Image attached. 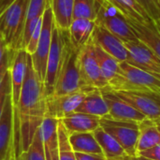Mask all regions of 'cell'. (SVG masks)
<instances>
[{"mask_svg":"<svg viewBox=\"0 0 160 160\" xmlns=\"http://www.w3.org/2000/svg\"><path fill=\"white\" fill-rule=\"evenodd\" d=\"M47 114L46 95L28 55L25 78L18 105L13 108V137L9 160H21L28 149L36 131Z\"/></svg>","mask_w":160,"mask_h":160,"instance_id":"6da1fadb","label":"cell"},{"mask_svg":"<svg viewBox=\"0 0 160 160\" xmlns=\"http://www.w3.org/2000/svg\"><path fill=\"white\" fill-rule=\"evenodd\" d=\"M107 87L113 91H137L160 96L159 78L127 62L120 63V75Z\"/></svg>","mask_w":160,"mask_h":160,"instance_id":"7a4b0ae2","label":"cell"},{"mask_svg":"<svg viewBox=\"0 0 160 160\" xmlns=\"http://www.w3.org/2000/svg\"><path fill=\"white\" fill-rule=\"evenodd\" d=\"M29 0H12L0 16V34L8 50L21 49L22 34L25 23Z\"/></svg>","mask_w":160,"mask_h":160,"instance_id":"3957f363","label":"cell"},{"mask_svg":"<svg viewBox=\"0 0 160 160\" xmlns=\"http://www.w3.org/2000/svg\"><path fill=\"white\" fill-rule=\"evenodd\" d=\"M79 52L80 51H77L72 47L68 35L65 45L63 62L57 76L53 92L50 97H60L82 89H86L83 87L80 76L78 66Z\"/></svg>","mask_w":160,"mask_h":160,"instance_id":"277c9868","label":"cell"},{"mask_svg":"<svg viewBox=\"0 0 160 160\" xmlns=\"http://www.w3.org/2000/svg\"><path fill=\"white\" fill-rule=\"evenodd\" d=\"M97 25L102 26L123 42L136 41V38L128 21L111 3L106 0H95Z\"/></svg>","mask_w":160,"mask_h":160,"instance_id":"5b68a950","label":"cell"},{"mask_svg":"<svg viewBox=\"0 0 160 160\" xmlns=\"http://www.w3.org/2000/svg\"><path fill=\"white\" fill-rule=\"evenodd\" d=\"M100 127L121 145L128 156H137L140 136L139 122L119 121L105 116L100 118Z\"/></svg>","mask_w":160,"mask_h":160,"instance_id":"8992f818","label":"cell"},{"mask_svg":"<svg viewBox=\"0 0 160 160\" xmlns=\"http://www.w3.org/2000/svg\"><path fill=\"white\" fill-rule=\"evenodd\" d=\"M54 26L55 24L53 21L52 12L49 5L46 8L42 16L41 33H40V38L38 43L37 50L32 55H30L33 68L38 80L43 84V86H44V82H45L47 61H48V56H49V52L51 49L52 32H53Z\"/></svg>","mask_w":160,"mask_h":160,"instance_id":"52a82bcc","label":"cell"},{"mask_svg":"<svg viewBox=\"0 0 160 160\" xmlns=\"http://www.w3.org/2000/svg\"><path fill=\"white\" fill-rule=\"evenodd\" d=\"M78 66L84 88L102 89L108 86L106 80L102 76L92 40L80 50L78 54Z\"/></svg>","mask_w":160,"mask_h":160,"instance_id":"ba28073f","label":"cell"},{"mask_svg":"<svg viewBox=\"0 0 160 160\" xmlns=\"http://www.w3.org/2000/svg\"><path fill=\"white\" fill-rule=\"evenodd\" d=\"M67 37H68V31H62L54 26L52 32L51 49L47 61L46 76L44 82V90H45L46 98L52 96L57 76L64 58Z\"/></svg>","mask_w":160,"mask_h":160,"instance_id":"9c48e42d","label":"cell"},{"mask_svg":"<svg viewBox=\"0 0 160 160\" xmlns=\"http://www.w3.org/2000/svg\"><path fill=\"white\" fill-rule=\"evenodd\" d=\"M118 98L131 105L147 119L154 122L160 120V96L137 91H113Z\"/></svg>","mask_w":160,"mask_h":160,"instance_id":"30bf717a","label":"cell"},{"mask_svg":"<svg viewBox=\"0 0 160 160\" xmlns=\"http://www.w3.org/2000/svg\"><path fill=\"white\" fill-rule=\"evenodd\" d=\"M128 51L127 63L160 79V58L140 40L124 42Z\"/></svg>","mask_w":160,"mask_h":160,"instance_id":"8fae6325","label":"cell"},{"mask_svg":"<svg viewBox=\"0 0 160 160\" xmlns=\"http://www.w3.org/2000/svg\"><path fill=\"white\" fill-rule=\"evenodd\" d=\"M93 89L95 88H86L60 97L46 98V116L60 120L67 115L75 112L77 108L83 101L87 93Z\"/></svg>","mask_w":160,"mask_h":160,"instance_id":"7c38bea8","label":"cell"},{"mask_svg":"<svg viewBox=\"0 0 160 160\" xmlns=\"http://www.w3.org/2000/svg\"><path fill=\"white\" fill-rule=\"evenodd\" d=\"M100 91L109 108V114L107 117L113 120L135 121L139 123L147 119L142 113H141L131 105L118 98L110 88L104 87L100 89Z\"/></svg>","mask_w":160,"mask_h":160,"instance_id":"4fadbf2b","label":"cell"},{"mask_svg":"<svg viewBox=\"0 0 160 160\" xmlns=\"http://www.w3.org/2000/svg\"><path fill=\"white\" fill-rule=\"evenodd\" d=\"M91 40L94 44L100 47L103 51L114 57L120 63L127 61L128 51L124 45V42L102 26L96 24Z\"/></svg>","mask_w":160,"mask_h":160,"instance_id":"5bb4252c","label":"cell"},{"mask_svg":"<svg viewBox=\"0 0 160 160\" xmlns=\"http://www.w3.org/2000/svg\"><path fill=\"white\" fill-rule=\"evenodd\" d=\"M28 55L29 54L23 49L16 50L13 53L9 68L11 81V101L13 108L18 105L20 99L21 91L26 73Z\"/></svg>","mask_w":160,"mask_h":160,"instance_id":"9a60e30c","label":"cell"},{"mask_svg":"<svg viewBox=\"0 0 160 160\" xmlns=\"http://www.w3.org/2000/svg\"><path fill=\"white\" fill-rule=\"evenodd\" d=\"M13 137V107L11 93L8 96L0 119V160H9Z\"/></svg>","mask_w":160,"mask_h":160,"instance_id":"2e32d148","label":"cell"},{"mask_svg":"<svg viewBox=\"0 0 160 160\" xmlns=\"http://www.w3.org/2000/svg\"><path fill=\"white\" fill-rule=\"evenodd\" d=\"M58 120L46 116L41 124L43 149L46 160H59Z\"/></svg>","mask_w":160,"mask_h":160,"instance_id":"e0dca14e","label":"cell"},{"mask_svg":"<svg viewBox=\"0 0 160 160\" xmlns=\"http://www.w3.org/2000/svg\"><path fill=\"white\" fill-rule=\"evenodd\" d=\"M138 40L151 49L160 58V19L151 24L128 21Z\"/></svg>","mask_w":160,"mask_h":160,"instance_id":"ac0fdd59","label":"cell"},{"mask_svg":"<svg viewBox=\"0 0 160 160\" xmlns=\"http://www.w3.org/2000/svg\"><path fill=\"white\" fill-rule=\"evenodd\" d=\"M95 27V21L88 19L72 20L68 29V39L72 47L77 51H80L82 48H83L91 40Z\"/></svg>","mask_w":160,"mask_h":160,"instance_id":"d6986e66","label":"cell"},{"mask_svg":"<svg viewBox=\"0 0 160 160\" xmlns=\"http://www.w3.org/2000/svg\"><path fill=\"white\" fill-rule=\"evenodd\" d=\"M68 134L75 132H94L100 127V117L82 112H72L59 120Z\"/></svg>","mask_w":160,"mask_h":160,"instance_id":"ffe728a7","label":"cell"},{"mask_svg":"<svg viewBox=\"0 0 160 160\" xmlns=\"http://www.w3.org/2000/svg\"><path fill=\"white\" fill-rule=\"evenodd\" d=\"M115 7L128 21L142 24H151L154 20L137 0H106Z\"/></svg>","mask_w":160,"mask_h":160,"instance_id":"44dd1931","label":"cell"},{"mask_svg":"<svg viewBox=\"0 0 160 160\" xmlns=\"http://www.w3.org/2000/svg\"><path fill=\"white\" fill-rule=\"evenodd\" d=\"M75 112L96 115L100 118L107 116L109 114V108L100 89L95 88L89 91Z\"/></svg>","mask_w":160,"mask_h":160,"instance_id":"7402d4cb","label":"cell"},{"mask_svg":"<svg viewBox=\"0 0 160 160\" xmlns=\"http://www.w3.org/2000/svg\"><path fill=\"white\" fill-rule=\"evenodd\" d=\"M55 27L68 31L73 20L74 0H49Z\"/></svg>","mask_w":160,"mask_h":160,"instance_id":"603a6c76","label":"cell"},{"mask_svg":"<svg viewBox=\"0 0 160 160\" xmlns=\"http://www.w3.org/2000/svg\"><path fill=\"white\" fill-rule=\"evenodd\" d=\"M68 139L72 150L75 153L104 156L98 142L94 136V132L71 133L68 134Z\"/></svg>","mask_w":160,"mask_h":160,"instance_id":"cb8c5ba5","label":"cell"},{"mask_svg":"<svg viewBox=\"0 0 160 160\" xmlns=\"http://www.w3.org/2000/svg\"><path fill=\"white\" fill-rule=\"evenodd\" d=\"M140 136L137 145L138 153L152 148L160 143V130L156 122L145 119L139 123Z\"/></svg>","mask_w":160,"mask_h":160,"instance_id":"d4e9b609","label":"cell"},{"mask_svg":"<svg viewBox=\"0 0 160 160\" xmlns=\"http://www.w3.org/2000/svg\"><path fill=\"white\" fill-rule=\"evenodd\" d=\"M94 136L107 160H117L127 155L121 145L101 127L94 131Z\"/></svg>","mask_w":160,"mask_h":160,"instance_id":"484cf974","label":"cell"},{"mask_svg":"<svg viewBox=\"0 0 160 160\" xmlns=\"http://www.w3.org/2000/svg\"><path fill=\"white\" fill-rule=\"evenodd\" d=\"M94 46L102 76L109 84L113 79L120 75V62L98 45L94 44Z\"/></svg>","mask_w":160,"mask_h":160,"instance_id":"4316f807","label":"cell"},{"mask_svg":"<svg viewBox=\"0 0 160 160\" xmlns=\"http://www.w3.org/2000/svg\"><path fill=\"white\" fill-rule=\"evenodd\" d=\"M21 160H46L42 142L41 127L36 131L28 149L22 155Z\"/></svg>","mask_w":160,"mask_h":160,"instance_id":"83f0119b","label":"cell"},{"mask_svg":"<svg viewBox=\"0 0 160 160\" xmlns=\"http://www.w3.org/2000/svg\"><path fill=\"white\" fill-rule=\"evenodd\" d=\"M58 142H59V160H76L75 152L69 142L68 133L63 124L58 120Z\"/></svg>","mask_w":160,"mask_h":160,"instance_id":"f1b7e54d","label":"cell"},{"mask_svg":"<svg viewBox=\"0 0 160 160\" xmlns=\"http://www.w3.org/2000/svg\"><path fill=\"white\" fill-rule=\"evenodd\" d=\"M74 19H88L95 21V0H74L73 20Z\"/></svg>","mask_w":160,"mask_h":160,"instance_id":"f546056e","label":"cell"},{"mask_svg":"<svg viewBox=\"0 0 160 160\" xmlns=\"http://www.w3.org/2000/svg\"><path fill=\"white\" fill-rule=\"evenodd\" d=\"M48 6L49 0H29L25 22L41 17Z\"/></svg>","mask_w":160,"mask_h":160,"instance_id":"4dcf8cb0","label":"cell"},{"mask_svg":"<svg viewBox=\"0 0 160 160\" xmlns=\"http://www.w3.org/2000/svg\"><path fill=\"white\" fill-rule=\"evenodd\" d=\"M10 93H11V81H10V73L8 70L0 85V119L3 113L6 99Z\"/></svg>","mask_w":160,"mask_h":160,"instance_id":"1f68e13d","label":"cell"},{"mask_svg":"<svg viewBox=\"0 0 160 160\" xmlns=\"http://www.w3.org/2000/svg\"><path fill=\"white\" fill-rule=\"evenodd\" d=\"M41 25H42V19L37 24L35 30L33 31V33H32V35L30 37V39H29L26 47L24 48V51L29 55H32L35 52V51L37 50L38 43L39 38H40V33H41Z\"/></svg>","mask_w":160,"mask_h":160,"instance_id":"d6a6232c","label":"cell"},{"mask_svg":"<svg viewBox=\"0 0 160 160\" xmlns=\"http://www.w3.org/2000/svg\"><path fill=\"white\" fill-rule=\"evenodd\" d=\"M149 13L154 21L160 19V8L158 0H137Z\"/></svg>","mask_w":160,"mask_h":160,"instance_id":"836d02e7","label":"cell"},{"mask_svg":"<svg viewBox=\"0 0 160 160\" xmlns=\"http://www.w3.org/2000/svg\"><path fill=\"white\" fill-rule=\"evenodd\" d=\"M15 51H11V50H7L3 59L0 62V85L6 76V74L8 73V71L9 70L10 65H11V61H12V57H13V53Z\"/></svg>","mask_w":160,"mask_h":160,"instance_id":"e575fe53","label":"cell"},{"mask_svg":"<svg viewBox=\"0 0 160 160\" xmlns=\"http://www.w3.org/2000/svg\"><path fill=\"white\" fill-rule=\"evenodd\" d=\"M138 155L144 157L146 158H149V159L160 160V143L154 146V147H152V148H149L147 150H144V151L138 153Z\"/></svg>","mask_w":160,"mask_h":160,"instance_id":"d590c367","label":"cell"},{"mask_svg":"<svg viewBox=\"0 0 160 160\" xmlns=\"http://www.w3.org/2000/svg\"><path fill=\"white\" fill-rule=\"evenodd\" d=\"M76 160H107L104 156L93 155V154H83V153H75Z\"/></svg>","mask_w":160,"mask_h":160,"instance_id":"8d00e7d4","label":"cell"},{"mask_svg":"<svg viewBox=\"0 0 160 160\" xmlns=\"http://www.w3.org/2000/svg\"><path fill=\"white\" fill-rule=\"evenodd\" d=\"M7 50H8V47L6 45V42L4 40L2 35L0 34V62L3 59V57H4V55H5L6 52H7Z\"/></svg>","mask_w":160,"mask_h":160,"instance_id":"74e56055","label":"cell"},{"mask_svg":"<svg viewBox=\"0 0 160 160\" xmlns=\"http://www.w3.org/2000/svg\"><path fill=\"white\" fill-rule=\"evenodd\" d=\"M117 160H152V159H149V158H144V157H142V156H135V157H130V156H128V155H126L125 157H123V158H119V159Z\"/></svg>","mask_w":160,"mask_h":160,"instance_id":"f35d334b","label":"cell"},{"mask_svg":"<svg viewBox=\"0 0 160 160\" xmlns=\"http://www.w3.org/2000/svg\"><path fill=\"white\" fill-rule=\"evenodd\" d=\"M12 0H0V16L2 12L6 9V8L11 3Z\"/></svg>","mask_w":160,"mask_h":160,"instance_id":"ab89813d","label":"cell"},{"mask_svg":"<svg viewBox=\"0 0 160 160\" xmlns=\"http://www.w3.org/2000/svg\"><path fill=\"white\" fill-rule=\"evenodd\" d=\"M156 123H157L158 125H160V120H159V121H158V122H156Z\"/></svg>","mask_w":160,"mask_h":160,"instance_id":"60d3db41","label":"cell"},{"mask_svg":"<svg viewBox=\"0 0 160 160\" xmlns=\"http://www.w3.org/2000/svg\"><path fill=\"white\" fill-rule=\"evenodd\" d=\"M158 5H159V8H160V0H158Z\"/></svg>","mask_w":160,"mask_h":160,"instance_id":"b9f144b4","label":"cell"},{"mask_svg":"<svg viewBox=\"0 0 160 160\" xmlns=\"http://www.w3.org/2000/svg\"><path fill=\"white\" fill-rule=\"evenodd\" d=\"M158 125V124H157ZM158 128H159V130H160V125H158Z\"/></svg>","mask_w":160,"mask_h":160,"instance_id":"7bdbcfd3","label":"cell"}]
</instances>
